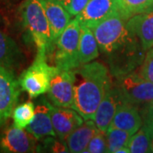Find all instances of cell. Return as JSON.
Segmentation results:
<instances>
[{"mask_svg": "<svg viewBox=\"0 0 153 153\" xmlns=\"http://www.w3.org/2000/svg\"><path fill=\"white\" fill-rule=\"evenodd\" d=\"M126 22L115 13L90 28L113 77L135 71L146 55L140 40L127 27Z\"/></svg>", "mask_w": 153, "mask_h": 153, "instance_id": "1", "label": "cell"}, {"mask_svg": "<svg viewBox=\"0 0 153 153\" xmlns=\"http://www.w3.org/2000/svg\"><path fill=\"white\" fill-rule=\"evenodd\" d=\"M74 106L84 120L94 119L99 105L111 85L108 67L101 62L91 61L74 69Z\"/></svg>", "mask_w": 153, "mask_h": 153, "instance_id": "2", "label": "cell"}, {"mask_svg": "<svg viewBox=\"0 0 153 153\" xmlns=\"http://www.w3.org/2000/svg\"><path fill=\"white\" fill-rule=\"evenodd\" d=\"M22 22L37 48V56L46 58L55 44L49 21L40 0H25L21 6Z\"/></svg>", "mask_w": 153, "mask_h": 153, "instance_id": "3", "label": "cell"}, {"mask_svg": "<svg viewBox=\"0 0 153 153\" xmlns=\"http://www.w3.org/2000/svg\"><path fill=\"white\" fill-rule=\"evenodd\" d=\"M80 28V23L75 17L55 41L54 60L60 71L74 70L81 66L78 56Z\"/></svg>", "mask_w": 153, "mask_h": 153, "instance_id": "4", "label": "cell"}, {"mask_svg": "<svg viewBox=\"0 0 153 153\" xmlns=\"http://www.w3.org/2000/svg\"><path fill=\"white\" fill-rule=\"evenodd\" d=\"M46 58L36 56L31 66L22 73L18 81L23 91L31 99L38 98L48 93L51 79L60 71L58 67L50 66Z\"/></svg>", "mask_w": 153, "mask_h": 153, "instance_id": "5", "label": "cell"}, {"mask_svg": "<svg viewBox=\"0 0 153 153\" xmlns=\"http://www.w3.org/2000/svg\"><path fill=\"white\" fill-rule=\"evenodd\" d=\"M112 83L119 93L122 102L142 108L153 100V82L143 78L138 71L115 76Z\"/></svg>", "mask_w": 153, "mask_h": 153, "instance_id": "6", "label": "cell"}, {"mask_svg": "<svg viewBox=\"0 0 153 153\" xmlns=\"http://www.w3.org/2000/svg\"><path fill=\"white\" fill-rule=\"evenodd\" d=\"M20 88L12 70L0 67V128L12 116L21 94Z\"/></svg>", "mask_w": 153, "mask_h": 153, "instance_id": "7", "label": "cell"}, {"mask_svg": "<svg viewBox=\"0 0 153 153\" xmlns=\"http://www.w3.org/2000/svg\"><path fill=\"white\" fill-rule=\"evenodd\" d=\"M75 82L74 70L59 71L50 82L47 94L49 101L55 106L73 109Z\"/></svg>", "mask_w": 153, "mask_h": 153, "instance_id": "8", "label": "cell"}, {"mask_svg": "<svg viewBox=\"0 0 153 153\" xmlns=\"http://www.w3.org/2000/svg\"><path fill=\"white\" fill-rule=\"evenodd\" d=\"M36 139L27 131L13 125L0 139V152L6 153L36 152Z\"/></svg>", "mask_w": 153, "mask_h": 153, "instance_id": "9", "label": "cell"}, {"mask_svg": "<svg viewBox=\"0 0 153 153\" xmlns=\"http://www.w3.org/2000/svg\"><path fill=\"white\" fill-rule=\"evenodd\" d=\"M118 0H89L76 19L81 26L91 28L117 12Z\"/></svg>", "mask_w": 153, "mask_h": 153, "instance_id": "10", "label": "cell"}, {"mask_svg": "<svg viewBox=\"0 0 153 153\" xmlns=\"http://www.w3.org/2000/svg\"><path fill=\"white\" fill-rule=\"evenodd\" d=\"M53 104L42 96L35 105V116L32 123L27 127L29 132L37 140L45 137H56L51 120V109Z\"/></svg>", "mask_w": 153, "mask_h": 153, "instance_id": "11", "label": "cell"}, {"mask_svg": "<svg viewBox=\"0 0 153 153\" xmlns=\"http://www.w3.org/2000/svg\"><path fill=\"white\" fill-rule=\"evenodd\" d=\"M50 115L56 136L64 141L71 132L84 122L82 116L72 108L58 107L53 105Z\"/></svg>", "mask_w": 153, "mask_h": 153, "instance_id": "12", "label": "cell"}, {"mask_svg": "<svg viewBox=\"0 0 153 153\" xmlns=\"http://www.w3.org/2000/svg\"><path fill=\"white\" fill-rule=\"evenodd\" d=\"M121 102L122 100L119 93L111 82V85L99 105L94 117L93 120L99 130L103 133L107 131Z\"/></svg>", "mask_w": 153, "mask_h": 153, "instance_id": "13", "label": "cell"}, {"mask_svg": "<svg viewBox=\"0 0 153 153\" xmlns=\"http://www.w3.org/2000/svg\"><path fill=\"white\" fill-rule=\"evenodd\" d=\"M143 125L140 108L128 102H121L109 128H119L134 134Z\"/></svg>", "mask_w": 153, "mask_h": 153, "instance_id": "14", "label": "cell"}, {"mask_svg": "<svg viewBox=\"0 0 153 153\" xmlns=\"http://www.w3.org/2000/svg\"><path fill=\"white\" fill-rule=\"evenodd\" d=\"M49 21L54 44L71 22V16L59 0H40Z\"/></svg>", "mask_w": 153, "mask_h": 153, "instance_id": "15", "label": "cell"}, {"mask_svg": "<svg viewBox=\"0 0 153 153\" xmlns=\"http://www.w3.org/2000/svg\"><path fill=\"white\" fill-rule=\"evenodd\" d=\"M127 27L140 40L146 52L153 47V11L137 14L127 22Z\"/></svg>", "mask_w": 153, "mask_h": 153, "instance_id": "16", "label": "cell"}, {"mask_svg": "<svg viewBox=\"0 0 153 153\" xmlns=\"http://www.w3.org/2000/svg\"><path fill=\"white\" fill-rule=\"evenodd\" d=\"M98 131V128L92 119H88L66 138V143L69 152L72 153L85 152L91 139Z\"/></svg>", "mask_w": 153, "mask_h": 153, "instance_id": "17", "label": "cell"}, {"mask_svg": "<svg viewBox=\"0 0 153 153\" xmlns=\"http://www.w3.org/2000/svg\"><path fill=\"white\" fill-rule=\"evenodd\" d=\"M22 54L16 43L0 29V67L13 69L22 61Z\"/></svg>", "mask_w": 153, "mask_h": 153, "instance_id": "18", "label": "cell"}, {"mask_svg": "<svg viewBox=\"0 0 153 153\" xmlns=\"http://www.w3.org/2000/svg\"><path fill=\"white\" fill-rule=\"evenodd\" d=\"M99 55L100 50L98 44L93 31L86 26H81L78 47L80 65L87 64L93 61L98 57Z\"/></svg>", "mask_w": 153, "mask_h": 153, "instance_id": "19", "label": "cell"}, {"mask_svg": "<svg viewBox=\"0 0 153 153\" xmlns=\"http://www.w3.org/2000/svg\"><path fill=\"white\" fill-rule=\"evenodd\" d=\"M153 11V0H118L117 12L128 21L137 14Z\"/></svg>", "mask_w": 153, "mask_h": 153, "instance_id": "20", "label": "cell"}, {"mask_svg": "<svg viewBox=\"0 0 153 153\" xmlns=\"http://www.w3.org/2000/svg\"><path fill=\"white\" fill-rule=\"evenodd\" d=\"M151 145V129L147 124L143 123L140 129L130 138L128 147L132 153L150 152Z\"/></svg>", "mask_w": 153, "mask_h": 153, "instance_id": "21", "label": "cell"}, {"mask_svg": "<svg viewBox=\"0 0 153 153\" xmlns=\"http://www.w3.org/2000/svg\"><path fill=\"white\" fill-rule=\"evenodd\" d=\"M35 116V104L32 101H27L15 107L12 113L14 126L26 129Z\"/></svg>", "mask_w": 153, "mask_h": 153, "instance_id": "22", "label": "cell"}, {"mask_svg": "<svg viewBox=\"0 0 153 153\" xmlns=\"http://www.w3.org/2000/svg\"><path fill=\"white\" fill-rule=\"evenodd\" d=\"M132 135V134L125 130L109 128L107 131L105 132L107 152L117 153L118 150L127 147Z\"/></svg>", "mask_w": 153, "mask_h": 153, "instance_id": "23", "label": "cell"}, {"mask_svg": "<svg viewBox=\"0 0 153 153\" xmlns=\"http://www.w3.org/2000/svg\"><path fill=\"white\" fill-rule=\"evenodd\" d=\"M40 144H37L36 152H70L66 141L60 139L56 140L54 136L45 137L40 140Z\"/></svg>", "mask_w": 153, "mask_h": 153, "instance_id": "24", "label": "cell"}, {"mask_svg": "<svg viewBox=\"0 0 153 153\" xmlns=\"http://www.w3.org/2000/svg\"><path fill=\"white\" fill-rule=\"evenodd\" d=\"M85 152L88 153H104L107 152V143L105 133L99 130L95 133L88 146Z\"/></svg>", "mask_w": 153, "mask_h": 153, "instance_id": "25", "label": "cell"}, {"mask_svg": "<svg viewBox=\"0 0 153 153\" xmlns=\"http://www.w3.org/2000/svg\"><path fill=\"white\" fill-rule=\"evenodd\" d=\"M138 73L146 80L153 82V47L146 52Z\"/></svg>", "mask_w": 153, "mask_h": 153, "instance_id": "26", "label": "cell"}, {"mask_svg": "<svg viewBox=\"0 0 153 153\" xmlns=\"http://www.w3.org/2000/svg\"><path fill=\"white\" fill-rule=\"evenodd\" d=\"M89 0H69L65 6L71 16H76L85 8Z\"/></svg>", "mask_w": 153, "mask_h": 153, "instance_id": "27", "label": "cell"}, {"mask_svg": "<svg viewBox=\"0 0 153 153\" xmlns=\"http://www.w3.org/2000/svg\"><path fill=\"white\" fill-rule=\"evenodd\" d=\"M143 123L153 126V100L140 109Z\"/></svg>", "mask_w": 153, "mask_h": 153, "instance_id": "28", "label": "cell"}, {"mask_svg": "<svg viewBox=\"0 0 153 153\" xmlns=\"http://www.w3.org/2000/svg\"><path fill=\"white\" fill-rule=\"evenodd\" d=\"M148 125V124H147ZM151 129V145H150V152L153 153V126L148 125Z\"/></svg>", "mask_w": 153, "mask_h": 153, "instance_id": "29", "label": "cell"}, {"mask_svg": "<svg viewBox=\"0 0 153 153\" xmlns=\"http://www.w3.org/2000/svg\"><path fill=\"white\" fill-rule=\"evenodd\" d=\"M59 1H60V3H61L63 5L66 6V4H67V3H68V1H69V0H59Z\"/></svg>", "mask_w": 153, "mask_h": 153, "instance_id": "30", "label": "cell"}]
</instances>
